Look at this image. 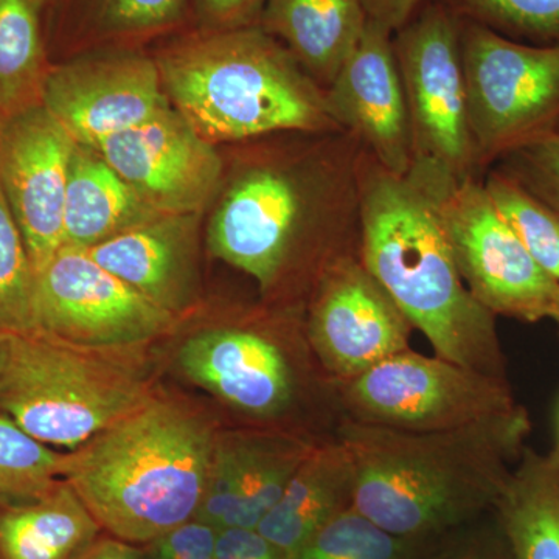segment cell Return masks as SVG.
<instances>
[{"mask_svg":"<svg viewBox=\"0 0 559 559\" xmlns=\"http://www.w3.org/2000/svg\"><path fill=\"white\" fill-rule=\"evenodd\" d=\"M76 559H143L134 544L117 538H97Z\"/></svg>","mask_w":559,"mask_h":559,"instance_id":"f35d334b","label":"cell"},{"mask_svg":"<svg viewBox=\"0 0 559 559\" xmlns=\"http://www.w3.org/2000/svg\"><path fill=\"white\" fill-rule=\"evenodd\" d=\"M471 135L481 171L559 124V43L536 46L462 20Z\"/></svg>","mask_w":559,"mask_h":559,"instance_id":"ba28073f","label":"cell"},{"mask_svg":"<svg viewBox=\"0 0 559 559\" xmlns=\"http://www.w3.org/2000/svg\"><path fill=\"white\" fill-rule=\"evenodd\" d=\"M197 248L198 215H160L86 250L110 274L176 314L193 290Z\"/></svg>","mask_w":559,"mask_h":559,"instance_id":"ac0fdd59","label":"cell"},{"mask_svg":"<svg viewBox=\"0 0 559 559\" xmlns=\"http://www.w3.org/2000/svg\"><path fill=\"white\" fill-rule=\"evenodd\" d=\"M305 331L320 366L337 382L409 349L414 326L358 252L334 261L316 283Z\"/></svg>","mask_w":559,"mask_h":559,"instance_id":"4fadbf2b","label":"cell"},{"mask_svg":"<svg viewBox=\"0 0 559 559\" xmlns=\"http://www.w3.org/2000/svg\"><path fill=\"white\" fill-rule=\"evenodd\" d=\"M3 120H5V119H3L2 114H0V131H2Z\"/></svg>","mask_w":559,"mask_h":559,"instance_id":"7bdbcfd3","label":"cell"},{"mask_svg":"<svg viewBox=\"0 0 559 559\" xmlns=\"http://www.w3.org/2000/svg\"><path fill=\"white\" fill-rule=\"evenodd\" d=\"M489 198L532 259L559 283V213L506 171L484 178Z\"/></svg>","mask_w":559,"mask_h":559,"instance_id":"83f0119b","label":"cell"},{"mask_svg":"<svg viewBox=\"0 0 559 559\" xmlns=\"http://www.w3.org/2000/svg\"><path fill=\"white\" fill-rule=\"evenodd\" d=\"M100 532L62 480L39 498L0 507V559H76Z\"/></svg>","mask_w":559,"mask_h":559,"instance_id":"603a6c76","label":"cell"},{"mask_svg":"<svg viewBox=\"0 0 559 559\" xmlns=\"http://www.w3.org/2000/svg\"><path fill=\"white\" fill-rule=\"evenodd\" d=\"M426 0H362L370 21L384 25L390 32H399L414 16Z\"/></svg>","mask_w":559,"mask_h":559,"instance_id":"74e56055","label":"cell"},{"mask_svg":"<svg viewBox=\"0 0 559 559\" xmlns=\"http://www.w3.org/2000/svg\"><path fill=\"white\" fill-rule=\"evenodd\" d=\"M238 455L234 436L218 439L212 466L194 520L223 530L237 507Z\"/></svg>","mask_w":559,"mask_h":559,"instance_id":"d6a6232c","label":"cell"},{"mask_svg":"<svg viewBox=\"0 0 559 559\" xmlns=\"http://www.w3.org/2000/svg\"><path fill=\"white\" fill-rule=\"evenodd\" d=\"M66 452L28 436L0 411V507L39 498L62 481Z\"/></svg>","mask_w":559,"mask_h":559,"instance_id":"f1b7e54d","label":"cell"},{"mask_svg":"<svg viewBox=\"0 0 559 559\" xmlns=\"http://www.w3.org/2000/svg\"><path fill=\"white\" fill-rule=\"evenodd\" d=\"M532 421L522 404L471 425L400 430L344 418L336 439L355 473L353 509L399 538L439 543L495 510Z\"/></svg>","mask_w":559,"mask_h":559,"instance_id":"6da1fadb","label":"cell"},{"mask_svg":"<svg viewBox=\"0 0 559 559\" xmlns=\"http://www.w3.org/2000/svg\"><path fill=\"white\" fill-rule=\"evenodd\" d=\"M215 559H286L257 528H223L216 539Z\"/></svg>","mask_w":559,"mask_h":559,"instance_id":"d590c367","label":"cell"},{"mask_svg":"<svg viewBox=\"0 0 559 559\" xmlns=\"http://www.w3.org/2000/svg\"><path fill=\"white\" fill-rule=\"evenodd\" d=\"M218 533L193 518L151 543L153 559H215Z\"/></svg>","mask_w":559,"mask_h":559,"instance_id":"836d02e7","label":"cell"},{"mask_svg":"<svg viewBox=\"0 0 559 559\" xmlns=\"http://www.w3.org/2000/svg\"><path fill=\"white\" fill-rule=\"evenodd\" d=\"M0 411L33 439L73 451L151 399L134 370L38 330L3 331Z\"/></svg>","mask_w":559,"mask_h":559,"instance_id":"8992f818","label":"cell"},{"mask_svg":"<svg viewBox=\"0 0 559 559\" xmlns=\"http://www.w3.org/2000/svg\"><path fill=\"white\" fill-rule=\"evenodd\" d=\"M43 7L35 0H0V114L3 119L40 105L51 62Z\"/></svg>","mask_w":559,"mask_h":559,"instance_id":"d4e9b609","label":"cell"},{"mask_svg":"<svg viewBox=\"0 0 559 559\" xmlns=\"http://www.w3.org/2000/svg\"><path fill=\"white\" fill-rule=\"evenodd\" d=\"M35 2H38L40 7H43L44 10L47 9V5L51 2V0H35Z\"/></svg>","mask_w":559,"mask_h":559,"instance_id":"b9f144b4","label":"cell"},{"mask_svg":"<svg viewBox=\"0 0 559 559\" xmlns=\"http://www.w3.org/2000/svg\"><path fill=\"white\" fill-rule=\"evenodd\" d=\"M425 559H509V557L498 528V535L491 532H477L441 547L437 544Z\"/></svg>","mask_w":559,"mask_h":559,"instance_id":"8d00e7d4","label":"cell"},{"mask_svg":"<svg viewBox=\"0 0 559 559\" xmlns=\"http://www.w3.org/2000/svg\"><path fill=\"white\" fill-rule=\"evenodd\" d=\"M551 454L555 455V459H557L558 463H559V406H558V414H557V448H555V451L551 452Z\"/></svg>","mask_w":559,"mask_h":559,"instance_id":"60d3db41","label":"cell"},{"mask_svg":"<svg viewBox=\"0 0 559 559\" xmlns=\"http://www.w3.org/2000/svg\"><path fill=\"white\" fill-rule=\"evenodd\" d=\"M95 150L162 215H200L223 179L218 151L171 103Z\"/></svg>","mask_w":559,"mask_h":559,"instance_id":"2e32d148","label":"cell"},{"mask_svg":"<svg viewBox=\"0 0 559 559\" xmlns=\"http://www.w3.org/2000/svg\"><path fill=\"white\" fill-rule=\"evenodd\" d=\"M462 20L477 22L514 40L559 43V0H441Z\"/></svg>","mask_w":559,"mask_h":559,"instance_id":"4dcf8cb0","label":"cell"},{"mask_svg":"<svg viewBox=\"0 0 559 559\" xmlns=\"http://www.w3.org/2000/svg\"><path fill=\"white\" fill-rule=\"evenodd\" d=\"M409 176L428 194L466 288L491 314L538 323L559 316V283L532 259L477 176L454 178L414 164Z\"/></svg>","mask_w":559,"mask_h":559,"instance_id":"52a82bcc","label":"cell"},{"mask_svg":"<svg viewBox=\"0 0 559 559\" xmlns=\"http://www.w3.org/2000/svg\"><path fill=\"white\" fill-rule=\"evenodd\" d=\"M362 153L348 132H323L300 159L242 168L210 224L213 255L255 280L263 296L301 274L314 289L334 261L359 252Z\"/></svg>","mask_w":559,"mask_h":559,"instance_id":"7a4b0ae2","label":"cell"},{"mask_svg":"<svg viewBox=\"0 0 559 559\" xmlns=\"http://www.w3.org/2000/svg\"><path fill=\"white\" fill-rule=\"evenodd\" d=\"M359 257L440 358L507 378L496 316L460 277L426 191L360 159Z\"/></svg>","mask_w":559,"mask_h":559,"instance_id":"3957f363","label":"cell"},{"mask_svg":"<svg viewBox=\"0 0 559 559\" xmlns=\"http://www.w3.org/2000/svg\"><path fill=\"white\" fill-rule=\"evenodd\" d=\"M555 323H557L558 329H559V316H558V318H557V319H555Z\"/></svg>","mask_w":559,"mask_h":559,"instance_id":"ee69618b","label":"cell"},{"mask_svg":"<svg viewBox=\"0 0 559 559\" xmlns=\"http://www.w3.org/2000/svg\"><path fill=\"white\" fill-rule=\"evenodd\" d=\"M171 311L100 266L86 249L62 245L36 274L35 329L80 347L128 348L175 325Z\"/></svg>","mask_w":559,"mask_h":559,"instance_id":"8fae6325","label":"cell"},{"mask_svg":"<svg viewBox=\"0 0 559 559\" xmlns=\"http://www.w3.org/2000/svg\"><path fill=\"white\" fill-rule=\"evenodd\" d=\"M3 356H5V333L0 331V373H2Z\"/></svg>","mask_w":559,"mask_h":559,"instance_id":"ab89813d","label":"cell"},{"mask_svg":"<svg viewBox=\"0 0 559 559\" xmlns=\"http://www.w3.org/2000/svg\"><path fill=\"white\" fill-rule=\"evenodd\" d=\"M98 150L76 143L64 202V245L91 249L157 218Z\"/></svg>","mask_w":559,"mask_h":559,"instance_id":"44dd1931","label":"cell"},{"mask_svg":"<svg viewBox=\"0 0 559 559\" xmlns=\"http://www.w3.org/2000/svg\"><path fill=\"white\" fill-rule=\"evenodd\" d=\"M437 544L390 535L349 507L290 559H425Z\"/></svg>","mask_w":559,"mask_h":559,"instance_id":"4316f807","label":"cell"},{"mask_svg":"<svg viewBox=\"0 0 559 559\" xmlns=\"http://www.w3.org/2000/svg\"><path fill=\"white\" fill-rule=\"evenodd\" d=\"M75 140L43 105L7 117L0 131V190L36 274L64 245V202Z\"/></svg>","mask_w":559,"mask_h":559,"instance_id":"9a60e30c","label":"cell"},{"mask_svg":"<svg viewBox=\"0 0 559 559\" xmlns=\"http://www.w3.org/2000/svg\"><path fill=\"white\" fill-rule=\"evenodd\" d=\"M35 286L27 245L0 190V331L35 329Z\"/></svg>","mask_w":559,"mask_h":559,"instance_id":"f546056e","label":"cell"},{"mask_svg":"<svg viewBox=\"0 0 559 559\" xmlns=\"http://www.w3.org/2000/svg\"><path fill=\"white\" fill-rule=\"evenodd\" d=\"M44 106L79 145L97 148L170 105L154 58L134 49L95 50L51 64Z\"/></svg>","mask_w":559,"mask_h":559,"instance_id":"5bb4252c","label":"cell"},{"mask_svg":"<svg viewBox=\"0 0 559 559\" xmlns=\"http://www.w3.org/2000/svg\"><path fill=\"white\" fill-rule=\"evenodd\" d=\"M60 3L69 27L102 39H138L178 27L190 0H51Z\"/></svg>","mask_w":559,"mask_h":559,"instance_id":"484cf974","label":"cell"},{"mask_svg":"<svg viewBox=\"0 0 559 559\" xmlns=\"http://www.w3.org/2000/svg\"><path fill=\"white\" fill-rule=\"evenodd\" d=\"M154 60L173 108L209 142L342 131L325 91L260 25L198 31Z\"/></svg>","mask_w":559,"mask_h":559,"instance_id":"5b68a950","label":"cell"},{"mask_svg":"<svg viewBox=\"0 0 559 559\" xmlns=\"http://www.w3.org/2000/svg\"><path fill=\"white\" fill-rule=\"evenodd\" d=\"M218 437L197 412L151 399L76 450L62 480L114 538L151 544L193 520Z\"/></svg>","mask_w":559,"mask_h":559,"instance_id":"277c9868","label":"cell"},{"mask_svg":"<svg viewBox=\"0 0 559 559\" xmlns=\"http://www.w3.org/2000/svg\"><path fill=\"white\" fill-rule=\"evenodd\" d=\"M234 439L238 496L226 528H257L282 498L304 460L323 440L278 429L238 433Z\"/></svg>","mask_w":559,"mask_h":559,"instance_id":"cb8c5ba5","label":"cell"},{"mask_svg":"<svg viewBox=\"0 0 559 559\" xmlns=\"http://www.w3.org/2000/svg\"><path fill=\"white\" fill-rule=\"evenodd\" d=\"M200 31H231L259 25L267 0H191Z\"/></svg>","mask_w":559,"mask_h":559,"instance_id":"e575fe53","label":"cell"},{"mask_svg":"<svg viewBox=\"0 0 559 559\" xmlns=\"http://www.w3.org/2000/svg\"><path fill=\"white\" fill-rule=\"evenodd\" d=\"M353 492L348 451L336 437L320 441L257 530L290 559L323 525L353 507Z\"/></svg>","mask_w":559,"mask_h":559,"instance_id":"d6986e66","label":"cell"},{"mask_svg":"<svg viewBox=\"0 0 559 559\" xmlns=\"http://www.w3.org/2000/svg\"><path fill=\"white\" fill-rule=\"evenodd\" d=\"M344 417L400 430H444L520 406L506 377L412 349L337 381Z\"/></svg>","mask_w":559,"mask_h":559,"instance_id":"9c48e42d","label":"cell"},{"mask_svg":"<svg viewBox=\"0 0 559 559\" xmlns=\"http://www.w3.org/2000/svg\"><path fill=\"white\" fill-rule=\"evenodd\" d=\"M367 22L362 0H267L259 25L325 91L358 47Z\"/></svg>","mask_w":559,"mask_h":559,"instance_id":"ffe728a7","label":"cell"},{"mask_svg":"<svg viewBox=\"0 0 559 559\" xmlns=\"http://www.w3.org/2000/svg\"><path fill=\"white\" fill-rule=\"evenodd\" d=\"M499 168L559 213V124L507 154Z\"/></svg>","mask_w":559,"mask_h":559,"instance_id":"1f68e13d","label":"cell"},{"mask_svg":"<svg viewBox=\"0 0 559 559\" xmlns=\"http://www.w3.org/2000/svg\"><path fill=\"white\" fill-rule=\"evenodd\" d=\"M509 559H559V463L525 448L495 506Z\"/></svg>","mask_w":559,"mask_h":559,"instance_id":"7402d4cb","label":"cell"},{"mask_svg":"<svg viewBox=\"0 0 559 559\" xmlns=\"http://www.w3.org/2000/svg\"><path fill=\"white\" fill-rule=\"evenodd\" d=\"M462 22L447 3L426 0L393 33L409 110L414 164L432 165L459 179L479 178L481 171L469 130Z\"/></svg>","mask_w":559,"mask_h":559,"instance_id":"30bf717a","label":"cell"},{"mask_svg":"<svg viewBox=\"0 0 559 559\" xmlns=\"http://www.w3.org/2000/svg\"><path fill=\"white\" fill-rule=\"evenodd\" d=\"M293 348L277 330L224 326L190 337L179 364L189 380L231 409L277 423L300 409L311 385L312 374Z\"/></svg>","mask_w":559,"mask_h":559,"instance_id":"7c38bea8","label":"cell"},{"mask_svg":"<svg viewBox=\"0 0 559 559\" xmlns=\"http://www.w3.org/2000/svg\"><path fill=\"white\" fill-rule=\"evenodd\" d=\"M325 102L334 123L358 140L371 159L396 176L411 171L409 110L389 28L367 22L358 47L326 87Z\"/></svg>","mask_w":559,"mask_h":559,"instance_id":"e0dca14e","label":"cell"}]
</instances>
